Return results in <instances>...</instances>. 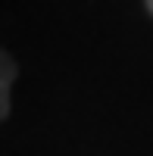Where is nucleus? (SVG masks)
<instances>
[{"instance_id":"2","label":"nucleus","mask_w":153,"mask_h":156,"mask_svg":"<svg viewBox=\"0 0 153 156\" xmlns=\"http://www.w3.org/2000/svg\"><path fill=\"white\" fill-rule=\"evenodd\" d=\"M144 3H147V12H150V16H153V0H144Z\"/></svg>"},{"instance_id":"1","label":"nucleus","mask_w":153,"mask_h":156,"mask_svg":"<svg viewBox=\"0 0 153 156\" xmlns=\"http://www.w3.org/2000/svg\"><path fill=\"white\" fill-rule=\"evenodd\" d=\"M16 75H19L16 59L9 56V50L0 47V122H6L9 112H12V84H16Z\"/></svg>"}]
</instances>
